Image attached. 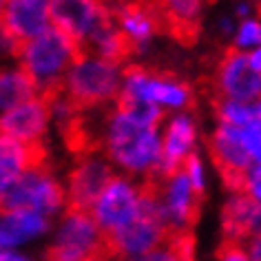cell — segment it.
Returning a JSON list of instances; mask_svg holds the SVG:
<instances>
[{"label":"cell","mask_w":261,"mask_h":261,"mask_svg":"<svg viewBox=\"0 0 261 261\" xmlns=\"http://www.w3.org/2000/svg\"><path fill=\"white\" fill-rule=\"evenodd\" d=\"M215 259L217 261H250L248 259V252H246L244 244H239V241H228V239L221 241V246L217 248Z\"/></svg>","instance_id":"f1b7e54d"},{"label":"cell","mask_w":261,"mask_h":261,"mask_svg":"<svg viewBox=\"0 0 261 261\" xmlns=\"http://www.w3.org/2000/svg\"><path fill=\"white\" fill-rule=\"evenodd\" d=\"M206 146L211 162L224 177L228 191H239L241 177L252 166V160L244 146V140H241V130L237 126L215 122Z\"/></svg>","instance_id":"4fadbf2b"},{"label":"cell","mask_w":261,"mask_h":261,"mask_svg":"<svg viewBox=\"0 0 261 261\" xmlns=\"http://www.w3.org/2000/svg\"><path fill=\"white\" fill-rule=\"evenodd\" d=\"M36 95L40 93L20 64L14 62L7 67H0V113L34 100Z\"/></svg>","instance_id":"d6986e66"},{"label":"cell","mask_w":261,"mask_h":261,"mask_svg":"<svg viewBox=\"0 0 261 261\" xmlns=\"http://www.w3.org/2000/svg\"><path fill=\"white\" fill-rule=\"evenodd\" d=\"M230 14L237 20H246V18H254V3L252 0H234Z\"/></svg>","instance_id":"4dcf8cb0"},{"label":"cell","mask_w":261,"mask_h":261,"mask_svg":"<svg viewBox=\"0 0 261 261\" xmlns=\"http://www.w3.org/2000/svg\"><path fill=\"white\" fill-rule=\"evenodd\" d=\"M193 248V232H171L162 246L130 261H195Z\"/></svg>","instance_id":"603a6c76"},{"label":"cell","mask_w":261,"mask_h":261,"mask_svg":"<svg viewBox=\"0 0 261 261\" xmlns=\"http://www.w3.org/2000/svg\"><path fill=\"white\" fill-rule=\"evenodd\" d=\"M244 248H246L250 261H261V237H252V239L244 241Z\"/></svg>","instance_id":"1f68e13d"},{"label":"cell","mask_w":261,"mask_h":261,"mask_svg":"<svg viewBox=\"0 0 261 261\" xmlns=\"http://www.w3.org/2000/svg\"><path fill=\"white\" fill-rule=\"evenodd\" d=\"M80 54L82 47L73 38L51 27L44 34L20 44L18 64L36 84L38 93L51 97L62 91L64 77Z\"/></svg>","instance_id":"7a4b0ae2"},{"label":"cell","mask_w":261,"mask_h":261,"mask_svg":"<svg viewBox=\"0 0 261 261\" xmlns=\"http://www.w3.org/2000/svg\"><path fill=\"white\" fill-rule=\"evenodd\" d=\"M67 206V186L56 177L54 171L44 162L27 168L0 199V208L34 211L49 219H54L56 215H62Z\"/></svg>","instance_id":"8992f818"},{"label":"cell","mask_w":261,"mask_h":261,"mask_svg":"<svg viewBox=\"0 0 261 261\" xmlns=\"http://www.w3.org/2000/svg\"><path fill=\"white\" fill-rule=\"evenodd\" d=\"M115 175H117L115 166L100 151V146H91L87 151H82L75 158L73 166L69 168L67 181H64L69 199L67 208H77V211L91 213L97 197L111 184V179Z\"/></svg>","instance_id":"9c48e42d"},{"label":"cell","mask_w":261,"mask_h":261,"mask_svg":"<svg viewBox=\"0 0 261 261\" xmlns=\"http://www.w3.org/2000/svg\"><path fill=\"white\" fill-rule=\"evenodd\" d=\"M0 22L20 42H27L54 27L51 0H5Z\"/></svg>","instance_id":"ac0fdd59"},{"label":"cell","mask_w":261,"mask_h":261,"mask_svg":"<svg viewBox=\"0 0 261 261\" xmlns=\"http://www.w3.org/2000/svg\"><path fill=\"white\" fill-rule=\"evenodd\" d=\"M158 195L160 211L164 215V221L171 232H193V226L199 217L201 195L195 191L184 168L171 175L151 181Z\"/></svg>","instance_id":"30bf717a"},{"label":"cell","mask_w":261,"mask_h":261,"mask_svg":"<svg viewBox=\"0 0 261 261\" xmlns=\"http://www.w3.org/2000/svg\"><path fill=\"white\" fill-rule=\"evenodd\" d=\"M248 56H250V62H252V67H254V69H257L259 73H261V47H257V49L252 51V54H248Z\"/></svg>","instance_id":"836d02e7"},{"label":"cell","mask_w":261,"mask_h":261,"mask_svg":"<svg viewBox=\"0 0 261 261\" xmlns=\"http://www.w3.org/2000/svg\"><path fill=\"white\" fill-rule=\"evenodd\" d=\"M215 100H257L261 97V73L252 67L250 56L241 51H226L213 73Z\"/></svg>","instance_id":"8fae6325"},{"label":"cell","mask_w":261,"mask_h":261,"mask_svg":"<svg viewBox=\"0 0 261 261\" xmlns=\"http://www.w3.org/2000/svg\"><path fill=\"white\" fill-rule=\"evenodd\" d=\"M54 126L49 97L36 95L34 100L0 113V133L9 135L31 148H42L44 138Z\"/></svg>","instance_id":"9a60e30c"},{"label":"cell","mask_w":261,"mask_h":261,"mask_svg":"<svg viewBox=\"0 0 261 261\" xmlns=\"http://www.w3.org/2000/svg\"><path fill=\"white\" fill-rule=\"evenodd\" d=\"M221 232L228 241H244L261 237V204L250 199L244 191H228L221 206Z\"/></svg>","instance_id":"e0dca14e"},{"label":"cell","mask_w":261,"mask_h":261,"mask_svg":"<svg viewBox=\"0 0 261 261\" xmlns=\"http://www.w3.org/2000/svg\"><path fill=\"white\" fill-rule=\"evenodd\" d=\"M54 27L80 44L91 40V36L111 20V9L104 0H51Z\"/></svg>","instance_id":"5bb4252c"},{"label":"cell","mask_w":261,"mask_h":261,"mask_svg":"<svg viewBox=\"0 0 261 261\" xmlns=\"http://www.w3.org/2000/svg\"><path fill=\"white\" fill-rule=\"evenodd\" d=\"M237 24H239V20H237V18H234L232 14H224V16L217 18L215 27H217V34H219L221 38H230V40H232L234 31H237Z\"/></svg>","instance_id":"f546056e"},{"label":"cell","mask_w":261,"mask_h":261,"mask_svg":"<svg viewBox=\"0 0 261 261\" xmlns=\"http://www.w3.org/2000/svg\"><path fill=\"white\" fill-rule=\"evenodd\" d=\"M208 0H158L164 20L179 34H195L204 18Z\"/></svg>","instance_id":"ffe728a7"},{"label":"cell","mask_w":261,"mask_h":261,"mask_svg":"<svg viewBox=\"0 0 261 261\" xmlns=\"http://www.w3.org/2000/svg\"><path fill=\"white\" fill-rule=\"evenodd\" d=\"M232 49L241 51V54H252L257 47H261V18H246L239 20L237 31L232 36Z\"/></svg>","instance_id":"cb8c5ba5"},{"label":"cell","mask_w":261,"mask_h":261,"mask_svg":"<svg viewBox=\"0 0 261 261\" xmlns=\"http://www.w3.org/2000/svg\"><path fill=\"white\" fill-rule=\"evenodd\" d=\"M241 130V140H244V146L248 155H250L252 164H259L261 162V122L252 124V126L239 128Z\"/></svg>","instance_id":"4316f807"},{"label":"cell","mask_w":261,"mask_h":261,"mask_svg":"<svg viewBox=\"0 0 261 261\" xmlns=\"http://www.w3.org/2000/svg\"><path fill=\"white\" fill-rule=\"evenodd\" d=\"M113 22L117 24L128 49L135 54H144L160 34L158 11L140 3H122L111 9Z\"/></svg>","instance_id":"2e32d148"},{"label":"cell","mask_w":261,"mask_h":261,"mask_svg":"<svg viewBox=\"0 0 261 261\" xmlns=\"http://www.w3.org/2000/svg\"><path fill=\"white\" fill-rule=\"evenodd\" d=\"M20 40L0 22V67L18 62V51H20Z\"/></svg>","instance_id":"484cf974"},{"label":"cell","mask_w":261,"mask_h":261,"mask_svg":"<svg viewBox=\"0 0 261 261\" xmlns=\"http://www.w3.org/2000/svg\"><path fill=\"white\" fill-rule=\"evenodd\" d=\"M184 173L188 175V179H191V184L195 186V191L204 197L206 188H208V166H206V160L201 158L199 153L193 155V158L184 164Z\"/></svg>","instance_id":"d4e9b609"},{"label":"cell","mask_w":261,"mask_h":261,"mask_svg":"<svg viewBox=\"0 0 261 261\" xmlns=\"http://www.w3.org/2000/svg\"><path fill=\"white\" fill-rule=\"evenodd\" d=\"M122 104L155 107L162 113H181L193 104V87L181 77L158 73L144 67H126L122 80L120 100Z\"/></svg>","instance_id":"5b68a950"},{"label":"cell","mask_w":261,"mask_h":261,"mask_svg":"<svg viewBox=\"0 0 261 261\" xmlns=\"http://www.w3.org/2000/svg\"><path fill=\"white\" fill-rule=\"evenodd\" d=\"M155 107L117 102L100 122V151L115 171L140 181H155L162 166V122Z\"/></svg>","instance_id":"6da1fadb"},{"label":"cell","mask_w":261,"mask_h":261,"mask_svg":"<svg viewBox=\"0 0 261 261\" xmlns=\"http://www.w3.org/2000/svg\"><path fill=\"white\" fill-rule=\"evenodd\" d=\"M84 51L95 54L100 58H107V60H113V62H122L124 58L130 54L126 40L122 38L117 24L113 22V16H111V20H107L93 36H91V40L84 44Z\"/></svg>","instance_id":"44dd1931"},{"label":"cell","mask_w":261,"mask_h":261,"mask_svg":"<svg viewBox=\"0 0 261 261\" xmlns=\"http://www.w3.org/2000/svg\"><path fill=\"white\" fill-rule=\"evenodd\" d=\"M239 191H244L250 199H254L257 204H261V162L259 164H252L246 171V175L241 177Z\"/></svg>","instance_id":"83f0119b"},{"label":"cell","mask_w":261,"mask_h":261,"mask_svg":"<svg viewBox=\"0 0 261 261\" xmlns=\"http://www.w3.org/2000/svg\"><path fill=\"white\" fill-rule=\"evenodd\" d=\"M146 195V181L126 177L117 173L111 184L104 188L102 195L91 208V215L102 228V232L111 237L140 215Z\"/></svg>","instance_id":"ba28073f"},{"label":"cell","mask_w":261,"mask_h":261,"mask_svg":"<svg viewBox=\"0 0 261 261\" xmlns=\"http://www.w3.org/2000/svg\"><path fill=\"white\" fill-rule=\"evenodd\" d=\"M0 261H29L24 254H18L14 250H3L0 252Z\"/></svg>","instance_id":"d6a6232c"},{"label":"cell","mask_w":261,"mask_h":261,"mask_svg":"<svg viewBox=\"0 0 261 261\" xmlns=\"http://www.w3.org/2000/svg\"><path fill=\"white\" fill-rule=\"evenodd\" d=\"M168 234H171V230H168L164 215L160 211L155 188L151 181H146V195L140 215L122 230L107 237V241L111 257L117 261H130L162 246L168 239Z\"/></svg>","instance_id":"52a82bcc"},{"label":"cell","mask_w":261,"mask_h":261,"mask_svg":"<svg viewBox=\"0 0 261 261\" xmlns=\"http://www.w3.org/2000/svg\"><path fill=\"white\" fill-rule=\"evenodd\" d=\"M3 7H5V0H0V16H3Z\"/></svg>","instance_id":"e575fe53"},{"label":"cell","mask_w":261,"mask_h":261,"mask_svg":"<svg viewBox=\"0 0 261 261\" xmlns=\"http://www.w3.org/2000/svg\"><path fill=\"white\" fill-rule=\"evenodd\" d=\"M124 71L122 62L82 51L64 77L62 93L80 111L113 107L120 100Z\"/></svg>","instance_id":"3957f363"},{"label":"cell","mask_w":261,"mask_h":261,"mask_svg":"<svg viewBox=\"0 0 261 261\" xmlns=\"http://www.w3.org/2000/svg\"><path fill=\"white\" fill-rule=\"evenodd\" d=\"M215 120L228 126L246 128L261 122V97L257 100H215Z\"/></svg>","instance_id":"7402d4cb"},{"label":"cell","mask_w":261,"mask_h":261,"mask_svg":"<svg viewBox=\"0 0 261 261\" xmlns=\"http://www.w3.org/2000/svg\"><path fill=\"white\" fill-rule=\"evenodd\" d=\"M44 261H113L107 234L89 211L67 208L56 224Z\"/></svg>","instance_id":"277c9868"},{"label":"cell","mask_w":261,"mask_h":261,"mask_svg":"<svg viewBox=\"0 0 261 261\" xmlns=\"http://www.w3.org/2000/svg\"><path fill=\"white\" fill-rule=\"evenodd\" d=\"M199 148V122L191 111L171 113L162 122V166L160 177L171 175L184 164L193 155H197ZM158 177V179H160Z\"/></svg>","instance_id":"7c38bea8"}]
</instances>
